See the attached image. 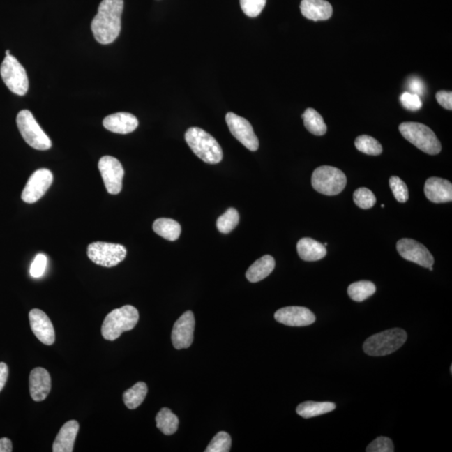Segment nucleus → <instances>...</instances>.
I'll return each mask as SVG.
<instances>
[{
	"mask_svg": "<svg viewBox=\"0 0 452 452\" xmlns=\"http://www.w3.org/2000/svg\"><path fill=\"white\" fill-rule=\"evenodd\" d=\"M123 6V0H103L100 2L98 15L91 22L92 33L100 44H111L119 37Z\"/></svg>",
	"mask_w": 452,
	"mask_h": 452,
	"instance_id": "nucleus-1",
	"label": "nucleus"
},
{
	"mask_svg": "<svg viewBox=\"0 0 452 452\" xmlns=\"http://www.w3.org/2000/svg\"><path fill=\"white\" fill-rule=\"evenodd\" d=\"M186 140L196 156L209 165H216L223 158L219 142L203 129L188 128L186 133Z\"/></svg>",
	"mask_w": 452,
	"mask_h": 452,
	"instance_id": "nucleus-2",
	"label": "nucleus"
},
{
	"mask_svg": "<svg viewBox=\"0 0 452 452\" xmlns=\"http://www.w3.org/2000/svg\"><path fill=\"white\" fill-rule=\"evenodd\" d=\"M140 319L137 308L126 305L107 314L102 326L103 337L108 341H114L121 333L135 328Z\"/></svg>",
	"mask_w": 452,
	"mask_h": 452,
	"instance_id": "nucleus-3",
	"label": "nucleus"
},
{
	"mask_svg": "<svg viewBox=\"0 0 452 452\" xmlns=\"http://www.w3.org/2000/svg\"><path fill=\"white\" fill-rule=\"evenodd\" d=\"M407 339V333L401 329H393L372 335L363 343V351L370 356H385L397 351Z\"/></svg>",
	"mask_w": 452,
	"mask_h": 452,
	"instance_id": "nucleus-4",
	"label": "nucleus"
},
{
	"mask_svg": "<svg viewBox=\"0 0 452 452\" xmlns=\"http://www.w3.org/2000/svg\"><path fill=\"white\" fill-rule=\"evenodd\" d=\"M399 129L402 136L422 152L430 155L438 154L441 152V142L432 130L427 126L408 121V123H401Z\"/></svg>",
	"mask_w": 452,
	"mask_h": 452,
	"instance_id": "nucleus-5",
	"label": "nucleus"
},
{
	"mask_svg": "<svg viewBox=\"0 0 452 452\" xmlns=\"http://www.w3.org/2000/svg\"><path fill=\"white\" fill-rule=\"evenodd\" d=\"M347 177L340 170L332 166H321L314 170L312 186L314 190L325 195H337L345 190Z\"/></svg>",
	"mask_w": 452,
	"mask_h": 452,
	"instance_id": "nucleus-6",
	"label": "nucleus"
},
{
	"mask_svg": "<svg viewBox=\"0 0 452 452\" xmlns=\"http://www.w3.org/2000/svg\"><path fill=\"white\" fill-rule=\"evenodd\" d=\"M16 123L24 141L33 149L45 151L52 148V141L38 124L31 112L20 111L17 115Z\"/></svg>",
	"mask_w": 452,
	"mask_h": 452,
	"instance_id": "nucleus-7",
	"label": "nucleus"
},
{
	"mask_svg": "<svg viewBox=\"0 0 452 452\" xmlns=\"http://www.w3.org/2000/svg\"><path fill=\"white\" fill-rule=\"evenodd\" d=\"M0 74L6 85L12 92L19 96L27 94L29 80L22 65L11 54L6 56L0 67Z\"/></svg>",
	"mask_w": 452,
	"mask_h": 452,
	"instance_id": "nucleus-8",
	"label": "nucleus"
},
{
	"mask_svg": "<svg viewBox=\"0 0 452 452\" xmlns=\"http://www.w3.org/2000/svg\"><path fill=\"white\" fill-rule=\"evenodd\" d=\"M87 255L96 265L113 267L123 261L127 255V250L119 244L98 241L88 246Z\"/></svg>",
	"mask_w": 452,
	"mask_h": 452,
	"instance_id": "nucleus-9",
	"label": "nucleus"
},
{
	"mask_svg": "<svg viewBox=\"0 0 452 452\" xmlns=\"http://www.w3.org/2000/svg\"><path fill=\"white\" fill-rule=\"evenodd\" d=\"M98 169L105 186L110 195H119L123 188L124 170L116 158L104 156L100 159Z\"/></svg>",
	"mask_w": 452,
	"mask_h": 452,
	"instance_id": "nucleus-10",
	"label": "nucleus"
},
{
	"mask_svg": "<svg viewBox=\"0 0 452 452\" xmlns=\"http://www.w3.org/2000/svg\"><path fill=\"white\" fill-rule=\"evenodd\" d=\"M225 121L232 135L247 149L253 152L258 149V138L248 120L236 115V113L228 112L225 116Z\"/></svg>",
	"mask_w": 452,
	"mask_h": 452,
	"instance_id": "nucleus-11",
	"label": "nucleus"
},
{
	"mask_svg": "<svg viewBox=\"0 0 452 452\" xmlns=\"http://www.w3.org/2000/svg\"><path fill=\"white\" fill-rule=\"evenodd\" d=\"M53 182V174L52 172L46 169L36 170L29 177L27 186L22 192L24 202L33 204L40 199L49 190Z\"/></svg>",
	"mask_w": 452,
	"mask_h": 452,
	"instance_id": "nucleus-12",
	"label": "nucleus"
},
{
	"mask_svg": "<svg viewBox=\"0 0 452 452\" xmlns=\"http://www.w3.org/2000/svg\"><path fill=\"white\" fill-rule=\"evenodd\" d=\"M398 253L406 261L417 264V265L429 268L434 264V257L428 249L420 242L412 239H401L397 242Z\"/></svg>",
	"mask_w": 452,
	"mask_h": 452,
	"instance_id": "nucleus-13",
	"label": "nucleus"
},
{
	"mask_svg": "<svg viewBox=\"0 0 452 452\" xmlns=\"http://www.w3.org/2000/svg\"><path fill=\"white\" fill-rule=\"evenodd\" d=\"M195 319L191 311L184 312L176 321L172 331V342L176 349H188L194 341Z\"/></svg>",
	"mask_w": 452,
	"mask_h": 452,
	"instance_id": "nucleus-14",
	"label": "nucleus"
},
{
	"mask_svg": "<svg viewBox=\"0 0 452 452\" xmlns=\"http://www.w3.org/2000/svg\"><path fill=\"white\" fill-rule=\"evenodd\" d=\"M29 324L32 332L39 340L45 345H52L56 334L52 321L40 309H32L29 313Z\"/></svg>",
	"mask_w": 452,
	"mask_h": 452,
	"instance_id": "nucleus-15",
	"label": "nucleus"
},
{
	"mask_svg": "<svg viewBox=\"0 0 452 452\" xmlns=\"http://www.w3.org/2000/svg\"><path fill=\"white\" fill-rule=\"evenodd\" d=\"M274 317L280 324L290 326H308L316 321L315 315L308 308L296 306L280 308Z\"/></svg>",
	"mask_w": 452,
	"mask_h": 452,
	"instance_id": "nucleus-16",
	"label": "nucleus"
},
{
	"mask_svg": "<svg viewBox=\"0 0 452 452\" xmlns=\"http://www.w3.org/2000/svg\"><path fill=\"white\" fill-rule=\"evenodd\" d=\"M52 389V379L44 368H36L29 375V393L33 400L43 401Z\"/></svg>",
	"mask_w": 452,
	"mask_h": 452,
	"instance_id": "nucleus-17",
	"label": "nucleus"
},
{
	"mask_svg": "<svg viewBox=\"0 0 452 452\" xmlns=\"http://www.w3.org/2000/svg\"><path fill=\"white\" fill-rule=\"evenodd\" d=\"M426 198L435 204L451 202L452 184L446 179L430 178L425 184Z\"/></svg>",
	"mask_w": 452,
	"mask_h": 452,
	"instance_id": "nucleus-18",
	"label": "nucleus"
},
{
	"mask_svg": "<svg viewBox=\"0 0 452 452\" xmlns=\"http://www.w3.org/2000/svg\"><path fill=\"white\" fill-rule=\"evenodd\" d=\"M104 128L114 133L128 134L135 131L138 126L137 117L128 112H117L105 117Z\"/></svg>",
	"mask_w": 452,
	"mask_h": 452,
	"instance_id": "nucleus-19",
	"label": "nucleus"
},
{
	"mask_svg": "<svg viewBox=\"0 0 452 452\" xmlns=\"http://www.w3.org/2000/svg\"><path fill=\"white\" fill-rule=\"evenodd\" d=\"M79 424L77 421H69L61 427L53 443L54 452H73L75 438L77 437Z\"/></svg>",
	"mask_w": 452,
	"mask_h": 452,
	"instance_id": "nucleus-20",
	"label": "nucleus"
},
{
	"mask_svg": "<svg viewBox=\"0 0 452 452\" xmlns=\"http://www.w3.org/2000/svg\"><path fill=\"white\" fill-rule=\"evenodd\" d=\"M301 14L313 21L326 20L333 15V7L326 0H301Z\"/></svg>",
	"mask_w": 452,
	"mask_h": 452,
	"instance_id": "nucleus-21",
	"label": "nucleus"
},
{
	"mask_svg": "<svg viewBox=\"0 0 452 452\" xmlns=\"http://www.w3.org/2000/svg\"><path fill=\"white\" fill-rule=\"evenodd\" d=\"M297 253L301 259L305 262H317L324 258L326 249L324 245L321 244L312 238H303L297 242Z\"/></svg>",
	"mask_w": 452,
	"mask_h": 452,
	"instance_id": "nucleus-22",
	"label": "nucleus"
},
{
	"mask_svg": "<svg viewBox=\"0 0 452 452\" xmlns=\"http://www.w3.org/2000/svg\"><path fill=\"white\" fill-rule=\"evenodd\" d=\"M276 266L275 259L271 255H266L262 258L255 262L247 270L246 276L250 282H261L263 279L267 278Z\"/></svg>",
	"mask_w": 452,
	"mask_h": 452,
	"instance_id": "nucleus-23",
	"label": "nucleus"
},
{
	"mask_svg": "<svg viewBox=\"0 0 452 452\" xmlns=\"http://www.w3.org/2000/svg\"><path fill=\"white\" fill-rule=\"evenodd\" d=\"M335 408L336 405L332 402L306 401L297 406L296 413L301 417L308 419L329 413Z\"/></svg>",
	"mask_w": 452,
	"mask_h": 452,
	"instance_id": "nucleus-24",
	"label": "nucleus"
},
{
	"mask_svg": "<svg viewBox=\"0 0 452 452\" xmlns=\"http://www.w3.org/2000/svg\"><path fill=\"white\" fill-rule=\"evenodd\" d=\"M153 229L159 236L170 241L178 240L181 234V225L177 221L167 218H160L155 220Z\"/></svg>",
	"mask_w": 452,
	"mask_h": 452,
	"instance_id": "nucleus-25",
	"label": "nucleus"
},
{
	"mask_svg": "<svg viewBox=\"0 0 452 452\" xmlns=\"http://www.w3.org/2000/svg\"><path fill=\"white\" fill-rule=\"evenodd\" d=\"M304 121L305 128L314 135L322 136L326 132V125L324 119L315 109L308 108L301 116Z\"/></svg>",
	"mask_w": 452,
	"mask_h": 452,
	"instance_id": "nucleus-26",
	"label": "nucleus"
},
{
	"mask_svg": "<svg viewBox=\"0 0 452 452\" xmlns=\"http://www.w3.org/2000/svg\"><path fill=\"white\" fill-rule=\"evenodd\" d=\"M148 393V386L144 382H137L123 393L124 404L130 409H135L141 405Z\"/></svg>",
	"mask_w": 452,
	"mask_h": 452,
	"instance_id": "nucleus-27",
	"label": "nucleus"
},
{
	"mask_svg": "<svg viewBox=\"0 0 452 452\" xmlns=\"http://www.w3.org/2000/svg\"><path fill=\"white\" fill-rule=\"evenodd\" d=\"M179 421L177 416L170 409L163 408L156 416L158 429L166 435H173L177 431Z\"/></svg>",
	"mask_w": 452,
	"mask_h": 452,
	"instance_id": "nucleus-28",
	"label": "nucleus"
},
{
	"mask_svg": "<svg viewBox=\"0 0 452 452\" xmlns=\"http://www.w3.org/2000/svg\"><path fill=\"white\" fill-rule=\"evenodd\" d=\"M375 292V285L370 280H360V282L352 283L347 288V294L350 299L359 301V303L374 295Z\"/></svg>",
	"mask_w": 452,
	"mask_h": 452,
	"instance_id": "nucleus-29",
	"label": "nucleus"
},
{
	"mask_svg": "<svg viewBox=\"0 0 452 452\" xmlns=\"http://www.w3.org/2000/svg\"><path fill=\"white\" fill-rule=\"evenodd\" d=\"M356 149L360 152L368 155H379L383 152L382 145L375 138L368 135H361L356 138L354 142Z\"/></svg>",
	"mask_w": 452,
	"mask_h": 452,
	"instance_id": "nucleus-30",
	"label": "nucleus"
},
{
	"mask_svg": "<svg viewBox=\"0 0 452 452\" xmlns=\"http://www.w3.org/2000/svg\"><path fill=\"white\" fill-rule=\"evenodd\" d=\"M240 216L236 209L229 208L224 215L218 218L216 226L220 233L229 234L236 227Z\"/></svg>",
	"mask_w": 452,
	"mask_h": 452,
	"instance_id": "nucleus-31",
	"label": "nucleus"
},
{
	"mask_svg": "<svg viewBox=\"0 0 452 452\" xmlns=\"http://www.w3.org/2000/svg\"><path fill=\"white\" fill-rule=\"evenodd\" d=\"M230 447H232L230 435L225 431H220L209 444L205 452H228Z\"/></svg>",
	"mask_w": 452,
	"mask_h": 452,
	"instance_id": "nucleus-32",
	"label": "nucleus"
},
{
	"mask_svg": "<svg viewBox=\"0 0 452 452\" xmlns=\"http://www.w3.org/2000/svg\"><path fill=\"white\" fill-rule=\"evenodd\" d=\"M354 201L356 205L363 209H370L376 203V197L367 188H359L354 193Z\"/></svg>",
	"mask_w": 452,
	"mask_h": 452,
	"instance_id": "nucleus-33",
	"label": "nucleus"
},
{
	"mask_svg": "<svg viewBox=\"0 0 452 452\" xmlns=\"http://www.w3.org/2000/svg\"><path fill=\"white\" fill-rule=\"evenodd\" d=\"M389 186H391L393 196L400 203H405L409 199V190L407 186L397 176H392L389 179Z\"/></svg>",
	"mask_w": 452,
	"mask_h": 452,
	"instance_id": "nucleus-34",
	"label": "nucleus"
},
{
	"mask_svg": "<svg viewBox=\"0 0 452 452\" xmlns=\"http://www.w3.org/2000/svg\"><path fill=\"white\" fill-rule=\"evenodd\" d=\"M241 7L245 15L255 18L257 17L265 8L266 0H240Z\"/></svg>",
	"mask_w": 452,
	"mask_h": 452,
	"instance_id": "nucleus-35",
	"label": "nucleus"
},
{
	"mask_svg": "<svg viewBox=\"0 0 452 452\" xmlns=\"http://www.w3.org/2000/svg\"><path fill=\"white\" fill-rule=\"evenodd\" d=\"M367 452H393L395 447L391 439L380 437L372 441L366 448Z\"/></svg>",
	"mask_w": 452,
	"mask_h": 452,
	"instance_id": "nucleus-36",
	"label": "nucleus"
},
{
	"mask_svg": "<svg viewBox=\"0 0 452 452\" xmlns=\"http://www.w3.org/2000/svg\"><path fill=\"white\" fill-rule=\"evenodd\" d=\"M400 102L407 110L416 112L422 107L421 96L412 92L406 91L400 96Z\"/></svg>",
	"mask_w": 452,
	"mask_h": 452,
	"instance_id": "nucleus-37",
	"label": "nucleus"
},
{
	"mask_svg": "<svg viewBox=\"0 0 452 452\" xmlns=\"http://www.w3.org/2000/svg\"><path fill=\"white\" fill-rule=\"evenodd\" d=\"M46 266H47V258L45 255L44 254L37 255L31 264L29 273L32 278H39L44 275Z\"/></svg>",
	"mask_w": 452,
	"mask_h": 452,
	"instance_id": "nucleus-38",
	"label": "nucleus"
},
{
	"mask_svg": "<svg viewBox=\"0 0 452 452\" xmlns=\"http://www.w3.org/2000/svg\"><path fill=\"white\" fill-rule=\"evenodd\" d=\"M408 88L412 93L421 96L425 93V84L422 80L419 77H412L408 81Z\"/></svg>",
	"mask_w": 452,
	"mask_h": 452,
	"instance_id": "nucleus-39",
	"label": "nucleus"
},
{
	"mask_svg": "<svg viewBox=\"0 0 452 452\" xmlns=\"http://www.w3.org/2000/svg\"><path fill=\"white\" fill-rule=\"evenodd\" d=\"M437 102L442 107L451 110L452 109V92L446 91H439L437 92Z\"/></svg>",
	"mask_w": 452,
	"mask_h": 452,
	"instance_id": "nucleus-40",
	"label": "nucleus"
},
{
	"mask_svg": "<svg viewBox=\"0 0 452 452\" xmlns=\"http://www.w3.org/2000/svg\"><path fill=\"white\" fill-rule=\"evenodd\" d=\"M8 376V368L6 363H0V392L6 385Z\"/></svg>",
	"mask_w": 452,
	"mask_h": 452,
	"instance_id": "nucleus-41",
	"label": "nucleus"
},
{
	"mask_svg": "<svg viewBox=\"0 0 452 452\" xmlns=\"http://www.w3.org/2000/svg\"><path fill=\"white\" fill-rule=\"evenodd\" d=\"M12 451L13 446L10 439L6 437L0 439V452H11Z\"/></svg>",
	"mask_w": 452,
	"mask_h": 452,
	"instance_id": "nucleus-42",
	"label": "nucleus"
},
{
	"mask_svg": "<svg viewBox=\"0 0 452 452\" xmlns=\"http://www.w3.org/2000/svg\"><path fill=\"white\" fill-rule=\"evenodd\" d=\"M6 56H10V50H7L6 52Z\"/></svg>",
	"mask_w": 452,
	"mask_h": 452,
	"instance_id": "nucleus-43",
	"label": "nucleus"
},
{
	"mask_svg": "<svg viewBox=\"0 0 452 452\" xmlns=\"http://www.w3.org/2000/svg\"><path fill=\"white\" fill-rule=\"evenodd\" d=\"M429 270H430V271H433V267H432V266H430V267H429Z\"/></svg>",
	"mask_w": 452,
	"mask_h": 452,
	"instance_id": "nucleus-44",
	"label": "nucleus"
},
{
	"mask_svg": "<svg viewBox=\"0 0 452 452\" xmlns=\"http://www.w3.org/2000/svg\"><path fill=\"white\" fill-rule=\"evenodd\" d=\"M384 206H385L384 204L381 205V208H384Z\"/></svg>",
	"mask_w": 452,
	"mask_h": 452,
	"instance_id": "nucleus-45",
	"label": "nucleus"
},
{
	"mask_svg": "<svg viewBox=\"0 0 452 452\" xmlns=\"http://www.w3.org/2000/svg\"><path fill=\"white\" fill-rule=\"evenodd\" d=\"M328 246V243H324V246Z\"/></svg>",
	"mask_w": 452,
	"mask_h": 452,
	"instance_id": "nucleus-46",
	"label": "nucleus"
}]
</instances>
